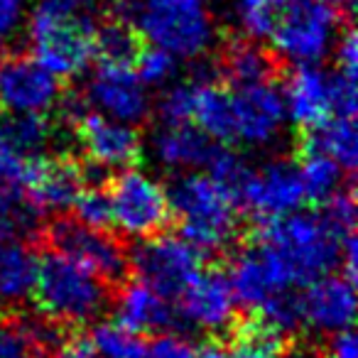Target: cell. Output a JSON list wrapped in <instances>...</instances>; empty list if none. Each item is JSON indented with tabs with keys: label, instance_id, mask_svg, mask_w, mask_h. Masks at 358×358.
Here are the masks:
<instances>
[{
	"label": "cell",
	"instance_id": "obj_1",
	"mask_svg": "<svg viewBox=\"0 0 358 358\" xmlns=\"http://www.w3.org/2000/svg\"><path fill=\"white\" fill-rule=\"evenodd\" d=\"M113 17L177 59H199L216 42L209 0H113Z\"/></svg>",
	"mask_w": 358,
	"mask_h": 358
},
{
	"label": "cell",
	"instance_id": "obj_2",
	"mask_svg": "<svg viewBox=\"0 0 358 358\" xmlns=\"http://www.w3.org/2000/svg\"><path fill=\"white\" fill-rule=\"evenodd\" d=\"M169 209L179 221L182 238L201 255L221 253L238 234V196L216 177L192 169L177 177L167 189Z\"/></svg>",
	"mask_w": 358,
	"mask_h": 358
},
{
	"label": "cell",
	"instance_id": "obj_3",
	"mask_svg": "<svg viewBox=\"0 0 358 358\" xmlns=\"http://www.w3.org/2000/svg\"><path fill=\"white\" fill-rule=\"evenodd\" d=\"M255 238L278 255L292 285L299 287L338 268L346 236H338L322 214H302L297 209L280 219L260 221Z\"/></svg>",
	"mask_w": 358,
	"mask_h": 358
},
{
	"label": "cell",
	"instance_id": "obj_4",
	"mask_svg": "<svg viewBox=\"0 0 358 358\" xmlns=\"http://www.w3.org/2000/svg\"><path fill=\"white\" fill-rule=\"evenodd\" d=\"M32 297L42 317L59 327H84L96 322L108 307L103 280L57 250L37 258Z\"/></svg>",
	"mask_w": 358,
	"mask_h": 358
},
{
	"label": "cell",
	"instance_id": "obj_5",
	"mask_svg": "<svg viewBox=\"0 0 358 358\" xmlns=\"http://www.w3.org/2000/svg\"><path fill=\"white\" fill-rule=\"evenodd\" d=\"M343 32L341 10L327 0H285L270 32L273 50L285 62L322 64Z\"/></svg>",
	"mask_w": 358,
	"mask_h": 358
},
{
	"label": "cell",
	"instance_id": "obj_6",
	"mask_svg": "<svg viewBox=\"0 0 358 358\" xmlns=\"http://www.w3.org/2000/svg\"><path fill=\"white\" fill-rule=\"evenodd\" d=\"M106 194L110 204V224L130 238L143 241L159 234L172 219L167 187L145 169H118Z\"/></svg>",
	"mask_w": 358,
	"mask_h": 358
},
{
	"label": "cell",
	"instance_id": "obj_7",
	"mask_svg": "<svg viewBox=\"0 0 358 358\" xmlns=\"http://www.w3.org/2000/svg\"><path fill=\"white\" fill-rule=\"evenodd\" d=\"M30 55L57 79H74L94 59V22L74 17L27 15Z\"/></svg>",
	"mask_w": 358,
	"mask_h": 358
},
{
	"label": "cell",
	"instance_id": "obj_8",
	"mask_svg": "<svg viewBox=\"0 0 358 358\" xmlns=\"http://www.w3.org/2000/svg\"><path fill=\"white\" fill-rule=\"evenodd\" d=\"M231 99V143L263 150L275 145L287 128L282 89L273 79L234 86Z\"/></svg>",
	"mask_w": 358,
	"mask_h": 358
},
{
	"label": "cell",
	"instance_id": "obj_9",
	"mask_svg": "<svg viewBox=\"0 0 358 358\" xmlns=\"http://www.w3.org/2000/svg\"><path fill=\"white\" fill-rule=\"evenodd\" d=\"M138 280L174 299L201 270V253L182 236L155 234L143 238L130 255Z\"/></svg>",
	"mask_w": 358,
	"mask_h": 358
},
{
	"label": "cell",
	"instance_id": "obj_10",
	"mask_svg": "<svg viewBox=\"0 0 358 358\" xmlns=\"http://www.w3.org/2000/svg\"><path fill=\"white\" fill-rule=\"evenodd\" d=\"M52 250L84 265L103 282H118L130 268V255L106 229L84 226L79 221H57L50 229Z\"/></svg>",
	"mask_w": 358,
	"mask_h": 358
},
{
	"label": "cell",
	"instance_id": "obj_11",
	"mask_svg": "<svg viewBox=\"0 0 358 358\" xmlns=\"http://www.w3.org/2000/svg\"><path fill=\"white\" fill-rule=\"evenodd\" d=\"M304 201L302 177L292 159H268L260 167H250L238 189V204L260 221L292 214Z\"/></svg>",
	"mask_w": 358,
	"mask_h": 358
},
{
	"label": "cell",
	"instance_id": "obj_12",
	"mask_svg": "<svg viewBox=\"0 0 358 358\" xmlns=\"http://www.w3.org/2000/svg\"><path fill=\"white\" fill-rule=\"evenodd\" d=\"M84 103L96 113L128 125H138L152 110L150 89L138 79L133 66L101 62L84 86Z\"/></svg>",
	"mask_w": 358,
	"mask_h": 358
},
{
	"label": "cell",
	"instance_id": "obj_13",
	"mask_svg": "<svg viewBox=\"0 0 358 358\" xmlns=\"http://www.w3.org/2000/svg\"><path fill=\"white\" fill-rule=\"evenodd\" d=\"M62 101V84L32 55L0 62V110L3 113H52Z\"/></svg>",
	"mask_w": 358,
	"mask_h": 358
},
{
	"label": "cell",
	"instance_id": "obj_14",
	"mask_svg": "<svg viewBox=\"0 0 358 358\" xmlns=\"http://www.w3.org/2000/svg\"><path fill=\"white\" fill-rule=\"evenodd\" d=\"M177 317L201 334H226L238 317V302L226 273L199 270L194 280L177 294Z\"/></svg>",
	"mask_w": 358,
	"mask_h": 358
},
{
	"label": "cell",
	"instance_id": "obj_15",
	"mask_svg": "<svg viewBox=\"0 0 358 358\" xmlns=\"http://www.w3.org/2000/svg\"><path fill=\"white\" fill-rule=\"evenodd\" d=\"M226 278L234 289L236 302L250 312H258L268 299L294 289L292 280L278 260V255L258 238L250 245H245L241 253H236Z\"/></svg>",
	"mask_w": 358,
	"mask_h": 358
},
{
	"label": "cell",
	"instance_id": "obj_16",
	"mask_svg": "<svg viewBox=\"0 0 358 358\" xmlns=\"http://www.w3.org/2000/svg\"><path fill=\"white\" fill-rule=\"evenodd\" d=\"M86 187V174L71 157H35L27 159L22 174V194L37 214H62L71 209L76 194Z\"/></svg>",
	"mask_w": 358,
	"mask_h": 358
},
{
	"label": "cell",
	"instance_id": "obj_17",
	"mask_svg": "<svg viewBox=\"0 0 358 358\" xmlns=\"http://www.w3.org/2000/svg\"><path fill=\"white\" fill-rule=\"evenodd\" d=\"M287 123L312 130L338 115V74L319 64H297L282 89Z\"/></svg>",
	"mask_w": 358,
	"mask_h": 358
},
{
	"label": "cell",
	"instance_id": "obj_18",
	"mask_svg": "<svg viewBox=\"0 0 358 358\" xmlns=\"http://www.w3.org/2000/svg\"><path fill=\"white\" fill-rule=\"evenodd\" d=\"M74 125L81 150L94 167L118 172V169L133 167L143 155V140L135 125L120 123L96 110L84 113Z\"/></svg>",
	"mask_w": 358,
	"mask_h": 358
},
{
	"label": "cell",
	"instance_id": "obj_19",
	"mask_svg": "<svg viewBox=\"0 0 358 358\" xmlns=\"http://www.w3.org/2000/svg\"><path fill=\"white\" fill-rule=\"evenodd\" d=\"M302 324L314 331L336 334L348 329L356 317V287L346 275H322L304 285L299 294Z\"/></svg>",
	"mask_w": 358,
	"mask_h": 358
},
{
	"label": "cell",
	"instance_id": "obj_20",
	"mask_svg": "<svg viewBox=\"0 0 358 358\" xmlns=\"http://www.w3.org/2000/svg\"><path fill=\"white\" fill-rule=\"evenodd\" d=\"M216 145L194 123H162L150 138V155L169 172H192L206 167Z\"/></svg>",
	"mask_w": 358,
	"mask_h": 358
},
{
	"label": "cell",
	"instance_id": "obj_21",
	"mask_svg": "<svg viewBox=\"0 0 358 358\" xmlns=\"http://www.w3.org/2000/svg\"><path fill=\"white\" fill-rule=\"evenodd\" d=\"M115 322L135 334H164L177 322L172 299L159 294L143 280L123 285L115 297Z\"/></svg>",
	"mask_w": 358,
	"mask_h": 358
},
{
	"label": "cell",
	"instance_id": "obj_22",
	"mask_svg": "<svg viewBox=\"0 0 358 358\" xmlns=\"http://www.w3.org/2000/svg\"><path fill=\"white\" fill-rule=\"evenodd\" d=\"M55 125L42 113H3L0 115V148L20 159H35L55 143Z\"/></svg>",
	"mask_w": 358,
	"mask_h": 358
},
{
	"label": "cell",
	"instance_id": "obj_23",
	"mask_svg": "<svg viewBox=\"0 0 358 358\" xmlns=\"http://www.w3.org/2000/svg\"><path fill=\"white\" fill-rule=\"evenodd\" d=\"M219 69L221 76H226L234 86L258 84L275 76V59L258 45V40L238 37L224 47Z\"/></svg>",
	"mask_w": 358,
	"mask_h": 358
},
{
	"label": "cell",
	"instance_id": "obj_24",
	"mask_svg": "<svg viewBox=\"0 0 358 358\" xmlns=\"http://www.w3.org/2000/svg\"><path fill=\"white\" fill-rule=\"evenodd\" d=\"M302 148L317 150L341 164L346 172H353L358 159V133L356 123L348 115H331L317 128L307 130Z\"/></svg>",
	"mask_w": 358,
	"mask_h": 358
},
{
	"label": "cell",
	"instance_id": "obj_25",
	"mask_svg": "<svg viewBox=\"0 0 358 358\" xmlns=\"http://www.w3.org/2000/svg\"><path fill=\"white\" fill-rule=\"evenodd\" d=\"M37 258L22 241H0V299L22 302L32 294Z\"/></svg>",
	"mask_w": 358,
	"mask_h": 358
},
{
	"label": "cell",
	"instance_id": "obj_26",
	"mask_svg": "<svg viewBox=\"0 0 358 358\" xmlns=\"http://www.w3.org/2000/svg\"><path fill=\"white\" fill-rule=\"evenodd\" d=\"M192 123L214 143H231V99L229 91L209 79H196Z\"/></svg>",
	"mask_w": 358,
	"mask_h": 358
},
{
	"label": "cell",
	"instance_id": "obj_27",
	"mask_svg": "<svg viewBox=\"0 0 358 358\" xmlns=\"http://www.w3.org/2000/svg\"><path fill=\"white\" fill-rule=\"evenodd\" d=\"M297 167H299V177H302L307 201L324 204L329 196H334L338 189H343L346 169L334 162L331 157H327L324 152L302 148V157H299Z\"/></svg>",
	"mask_w": 358,
	"mask_h": 358
},
{
	"label": "cell",
	"instance_id": "obj_28",
	"mask_svg": "<svg viewBox=\"0 0 358 358\" xmlns=\"http://www.w3.org/2000/svg\"><path fill=\"white\" fill-rule=\"evenodd\" d=\"M138 52L140 37L125 20L113 17L101 27H94V57H99L103 64L133 66Z\"/></svg>",
	"mask_w": 358,
	"mask_h": 358
},
{
	"label": "cell",
	"instance_id": "obj_29",
	"mask_svg": "<svg viewBox=\"0 0 358 358\" xmlns=\"http://www.w3.org/2000/svg\"><path fill=\"white\" fill-rule=\"evenodd\" d=\"M40 229V214L30 206L20 187L0 185V241L30 238Z\"/></svg>",
	"mask_w": 358,
	"mask_h": 358
},
{
	"label": "cell",
	"instance_id": "obj_30",
	"mask_svg": "<svg viewBox=\"0 0 358 358\" xmlns=\"http://www.w3.org/2000/svg\"><path fill=\"white\" fill-rule=\"evenodd\" d=\"M96 358H150V343L143 334L118 322H99L89 336Z\"/></svg>",
	"mask_w": 358,
	"mask_h": 358
},
{
	"label": "cell",
	"instance_id": "obj_31",
	"mask_svg": "<svg viewBox=\"0 0 358 358\" xmlns=\"http://www.w3.org/2000/svg\"><path fill=\"white\" fill-rule=\"evenodd\" d=\"M285 0H231V17L248 40L270 37Z\"/></svg>",
	"mask_w": 358,
	"mask_h": 358
},
{
	"label": "cell",
	"instance_id": "obj_32",
	"mask_svg": "<svg viewBox=\"0 0 358 358\" xmlns=\"http://www.w3.org/2000/svg\"><path fill=\"white\" fill-rule=\"evenodd\" d=\"M285 338L260 322L243 327L231 341L224 358H282Z\"/></svg>",
	"mask_w": 358,
	"mask_h": 358
},
{
	"label": "cell",
	"instance_id": "obj_33",
	"mask_svg": "<svg viewBox=\"0 0 358 358\" xmlns=\"http://www.w3.org/2000/svg\"><path fill=\"white\" fill-rule=\"evenodd\" d=\"M177 57H172L169 52L159 50V47H140L138 57L133 59L135 74L143 81L148 89H164L167 84H172L177 76Z\"/></svg>",
	"mask_w": 358,
	"mask_h": 358
},
{
	"label": "cell",
	"instance_id": "obj_34",
	"mask_svg": "<svg viewBox=\"0 0 358 358\" xmlns=\"http://www.w3.org/2000/svg\"><path fill=\"white\" fill-rule=\"evenodd\" d=\"M196 79L172 81L162 89L157 101V113L162 123H192V108H194Z\"/></svg>",
	"mask_w": 358,
	"mask_h": 358
},
{
	"label": "cell",
	"instance_id": "obj_35",
	"mask_svg": "<svg viewBox=\"0 0 358 358\" xmlns=\"http://www.w3.org/2000/svg\"><path fill=\"white\" fill-rule=\"evenodd\" d=\"M150 358H224V351L216 343H194L192 338L177 334H162L150 343Z\"/></svg>",
	"mask_w": 358,
	"mask_h": 358
},
{
	"label": "cell",
	"instance_id": "obj_36",
	"mask_svg": "<svg viewBox=\"0 0 358 358\" xmlns=\"http://www.w3.org/2000/svg\"><path fill=\"white\" fill-rule=\"evenodd\" d=\"M74 216L79 224L84 226H94V229H106L110 226V204H108V194L101 187H89L76 194L74 204Z\"/></svg>",
	"mask_w": 358,
	"mask_h": 358
},
{
	"label": "cell",
	"instance_id": "obj_37",
	"mask_svg": "<svg viewBox=\"0 0 358 358\" xmlns=\"http://www.w3.org/2000/svg\"><path fill=\"white\" fill-rule=\"evenodd\" d=\"M322 206H324L322 219L327 221L338 236L353 234V229H356V199H353L351 189L343 187V189H338L334 196H329Z\"/></svg>",
	"mask_w": 358,
	"mask_h": 358
},
{
	"label": "cell",
	"instance_id": "obj_38",
	"mask_svg": "<svg viewBox=\"0 0 358 358\" xmlns=\"http://www.w3.org/2000/svg\"><path fill=\"white\" fill-rule=\"evenodd\" d=\"M0 358H42L40 348L30 341L20 319L0 317Z\"/></svg>",
	"mask_w": 358,
	"mask_h": 358
},
{
	"label": "cell",
	"instance_id": "obj_39",
	"mask_svg": "<svg viewBox=\"0 0 358 358\" xmlns=\"http://www.w3.org/2000/svg\"><path fill=\"white\" fill-rule=\"evenodd\" d=\"M32 13L55 17H74V20H91L99 10V0H37L30 8Z\"/></svg>",
	"mask_w": 358,
	"mask_h": 358
},
{
	"label": "cell",
	"instance_id": "obj_40",
	"mask_svg": "<svg viewBox=\"0 0 358 358\" xmlns=\"http://www.w3.org/2000/svg\"><path fill=\"white\" fill-rule=\"evenodd\" d=\"M30 0H0V45L10 42L25 27Z\"/></svg>",
	"mask_w": 358,
	"mask_h": 358
},
{
	"label": "cell",
	"instance_id": "obj_41",
	"mask_svg": "<svg viewBox=\"0 0 358 358\" xmlns=\"http://www.w3.org/2000/svg\"><path fill=\"white\" fill-rule=\"evenodd\" d=\"M334 55H336V71L348 79H356L358 76V45H356V32L343 30L338 37L336 47H334Z\"/></svg>",
	"mask_w": 358,
	"mask_h": 358
},
{
	"label": "cell",
	"instance_id": "obj_42",
	"mask_svg": "<svg viewBox=\"0 0 358 358\" xmlns=\"http://www.w3.org/2000/svg\"><path fill=\"white\" fill-rule=\"evenodd\" d=\"M50 358H96L86 336H64L50 351Z\"/></svg>",
	"mask_w": 358,
	"mask_h": 358
},
{
	"label": "cell",
	"instance_id": "obj_43",
	"mask_svg": "<svg viewBox=\"0 0 358 358\" xmlns=\"http://www.w3.org/2000/svg\"><path fill=\"white\" fill-rule=\"evenodd\" d=\"M27 159L15 157L13 152H8L6 148H0V185L8 187H20L22 174H25Z\"/></svg>",
	"mask_w": 358,
	"mask_h": 358
},
{
	"label": "cell",
	"instance_id": "obj_44",
	"mask_svg": "<svg viewBox=\"0 0 358 358\" xmlns=\"http://www.w3.org/2000/svg\"><path fill=\"white\" fill-rule=\"evenodd\" d=\"M329 358H358L356 334H353L351 327L331 334V341H329Z\"/></svg>",
	"mask_w": 358,
	"mask_h": 358
},
{
	"label": "cell",
	"instance_id": "obj_45",
	"mask_svg": "<svg viewBox=\"0 0 358 358\" xmlns=\"http://www.w3.org/2000/svg\"><path fill=\"white\" fill-rule=\"evenodd\" d=\"M327 3L336 8V10H346V8L353 6V0H327Z\"/></svg>",
	"mask_w": 358,
	"mask_h": 358
},
{
	"label": "cell",
	"instance_id": "obj_46",
	"mask_svg": "<svg viewBox=\"0 0 358 358\" xmlns=\"http://www.w3.org/2000/svg\"><path fill=\"white\" fill-rule=\"evenodd\" d=\"M0 62H3V55H0Z\"/></svg>",
	"mask_w": 358,
	"mask_h": 358
}]
</instances>
